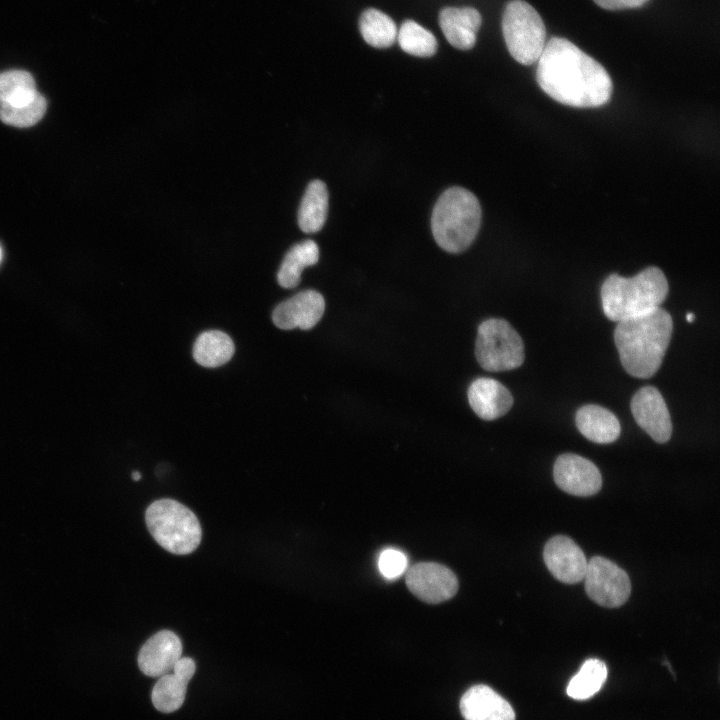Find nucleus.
I'll return each mask as SVG.
<instances>
[{
    "instance_id": "dca6fc26",
    "label": "nucleus",
    "mask_w": 720,
    "mask_h": 720,
    "mask_svg": "<svg viewBox=\"0 0 720 720\" xmlns=\"http://www.w3.org/2000/svg\"><path fill=\"white\" fill-rule=\"evenodd\" d=\"M460 710L465 720H515L511 705L482 684L472 686L463 694Z\"/></svg>"
},
{
    "instance_id": "c85d7f7f",
    "label": "nucleus",
    "mask_w": 720,
    "mask_h": 720,
    "mask_svg": "<svg viewBox=\"0 0 720 720\" xmlns=\"http://www.w3.org/2000/svg\"><path fill=\"white\" fill-rule=\"evenodd\" d=\"M195 662L189 657H181L174 665L172 673L185 683H189L195 673Z\"/></svg>"
},
{
    "instance_id": "412c9836",
    "label": "nucleus",
    "mask_w": 720,
    "mask_h": 720,
    "mask_svg": "<svg viewBox=\"0 0 720 720\" xmlns=\"http://www.w3.org/2000/svg\"><path fill=\"white\" fill-rule=\"evenodd\" d=\"M235 351L232 339L219 330L201 333L193 346V357L204 367L214 368L227 363Z\"/></svg>"
},
{
    "instance_id": "c756f323",
    "label": "nucleus",
    "mask_w": 720,
    "mask_h": 720,
    "mask_svg": "<svg viewBox=\"0 0 720 720\" xmlns=\"http://www.w3.org/2000/svg\"><path fill=\"white\" fill-rule=\"evenodd\" d=\"M599 7L617 11L624 9L637 8L644 5L649 0H593Z\"/></svg>"
},
{
    "instance_id": "1a4fd4ad",
    "label": "nucleus",
    "mask_w": 720,
    "mask_h": 720,
    "mask_svg": "<svg viewBox=\"0 0 720 720\" xmlns=\"http://www.w3.org/2000/svg\"><path fill=\"white\" fill-rule=\"evenodd\" d=\"M408 589L420 600L438 604L451 599L458 591L455 573L445 565L435 562H420L407 572Z\"/></svg>"
},
{
    "instance_id": "9b49d317",
    "label": "nucleus",
    "mask_w": 720,
    "mask_h": 720,
    "mask_svg": "<svg viewBox=\"0 0 720 720\" xmlns=\"http://www.w3.org/2000/svg\"><path fill=\"white\" fill-rule=\"evenodd\" d=\"M553 476L557 486L575 496L596 494L602 485V477L597 466L590 460L577 454L560 455L554 464Z\"/></svg>"
},
{
    "instance_id": "7ed1b4c3",
    "label": "nucleus",
    "mask_w": 720,
    "mask_h": 720,
    "mask_svg": "<svg viewBox=\"0 0 720 720\" xmlns=\"http://www.w3.org/2000/svg\"><path fill=\"white\" fill-rule=\"evenodd\" d=\"M668 291L663 271L655 266L630 278L613 273L601 286L602 308L607 318L619 322L660 307Z\"/></svg>"
},
{
    "instance_id": "4468645a",
    "label": "nucleus",
    "mask_w": 720,
    "mask_h": 720,
    "mask_svg": "<svg viewBox=\"0 0 720 720\" xmlns=\"http://www.w3.org/2000/svg\"><path fill=\"white\" fill-rule=\"evenodd\" d=\"M181 655L182 643L179 637L172 631L162 630L141 647L138 665L145 675L160 677L172 671Z\"/></svg>"
},
{
    "instance_id": "473e14b6",
    "label": "nucleus",
    "mask_w": 720,
    "mask_h": 720,
    "mask_svg": "<svg viewBox=\"0 0 720 720\" xmlns=\"http://www.w3.org/2000/svg\"><path fill=\"white\" fill-rule=\"evenodd\" d=\"M2 257H3V253H2V248H1V246H0V263H1V261H2Z\"/></svg>"
},
{
    "instance_id": "2f4dec72",
    "label": "nucleus",
    "mask_w": 720,
    "mask_h": 720,
    "mask_svg": "<svg viewBox=\"0 0 720 720\" xmlns=\"http://www.w3.org/2000/svg\"><path fill=\"white\" fill-rule=\"evenodd\" d=\"M686 319H687L688 322L691 323V322L694 321L695 315H694L693 313H688V314L686 315Z\"/></svg>"
},
{
    "instance_id": "a211bd4d",
    "label": "nucleus",
    "mask_w": 720,
    "mask_h": 720,
    "mask_svg": "<svg viewBox=\"0 0 720 720\" xmlns=\"http://www.w3.org/2000/svg\"><path fill=\"white\" fill-rule=\"evenodd\" d=\"M575 421L581 434L595 443H612L620 435L618 418L610 410L599 405L582 406L576 412Z\"/></svg>"
},
{
    "instance_id": "7c9ffc66",
    "label": "nucleus",
    "mask_w": 720,
    "mask_h": 720,
    "mask_svg": "<svg viewBox=\"0 0 720 720\" xmlns=\"http://www.w3.org/2000/svg\"><path fill=\"white\" fill-rule=\"evenodd\" d=\"M132 478H133L134 481L140 480V479H141V474H140V472L134 471V472L132 473Z\"/></svg>"
},
{
    "instance_id": "f3484780",
    "label": "nucleus",
    "mask_w": 720,
    "mask_h": 720,
    "mask_svg": "<svg viewBox=\"0 0 720 720\" xmlns=\"http://www.w3.org/2000/svg\"><path fill=\"white\" fill-rule=\"evenodd\" d=\"M481 21L480 13L472 7H446L439 14V25L445 38L460 50L473 48Z\"/></svg>"
},
{
    "instance_id": "f03ea898",
    "label": "nucleus",
    "mask_w": 720,
    "mask_h": 720,
    "mask_svg": "<svg viewBox=\"0 0 720 720\" xmlns=\"http://www.w3.org/2000/svg\"><path fill=\"white\" fill-rule=\"evenodd\" d=\"M673 331L670 314L658 307L617 322L614 341L625 371L649 378L660 368Z\"/></svg>"
},
{
    "instance_id": "423d86ee",
    "label": "nucleus",
    "mask_w": 720,
    "mask_h": 720,
    "mask_svg": "<svg viewBox=\"0 0 720 720\" xmlns=\"http://www.w3.org/2000/svg\"><path fill=\"white\" fill-rule=\"evenodd\" d=\"M502 32L507 49L517 62L531 65L538 61L546 45V28L529 3L512 0L506 5Z\"/></svg>"
},
{
    "instance_id": "b1692460",
    "label": "nucleus",
    "mask_w": 720,
    "mask_h": 720,
    "mask_svg": "<svg viewBox=\"0 0 720 720\" xmlns=\"http://www.w3.org/2000/svg\"><path fill=\"white\" fill-rule=\"evenodd\" d=\"M607 678V667L599 659L586 660L578 673L570 680L567 694L576 700L590 698L597 693Z\"/></svg>"
},
{
    "instance_id": "a878e982",
    "label": "nucleus",
    "mask_w": 720,
    "mask_h": 720,
    "mask_svg": "<svg viewBox=\"0 0 720 720\" xmlns=\"http://www.w3.org/2000/svg\"><path fill=\"white\" fill-rule=\"evenodd\" d=\"M186 688L187 683L179 679L174 673L162 675L152 689V703L160 712H175L184 702Z\"/></svg>"
},
{
    "instance_id": "bb28decb",
    "label": "nucleus",
    "mask_w": 720,
    "mask_h": 720,
    "mask_svg": "<svg viewBox=\"0 0 720 720\" xmlns=\"http://www.w3.org/2000/svg\"><path fill=\"white\" fill-rule=\"evenodd\" d=\"M46 108V99L38 92L32 101L23 105L0 104V119L11 126L30 127L42 119Z\"/></svg>"
},
{
    "instance_id": "aec40b11",
    "label": "nucleus",
    "mask_w": 720,
    "mask_h": 720,
    "mask_svg": "<svg viewBox=\"0 0 720 720\" xmlns=\"http://www.w3.org/2000/svg\"><path fill=\"white\" fill-rule=\"evenodd\" d=\"M319 260V247L313 240H304L293 245L286 253L277 280L283 288L296 287L304 268L315 265Z\"/></svg>"
},
{
    "instance_id": "39448f33",
    "label": "nucleus",
    "mask_w": 720,
    "mask_h": 720,
    "mask_svg": "<svg viewBox=\"0 0 720 720\" xmlns=\"http://www.w3.org/2000/svg\"><path fill=\"white\" fill-rule=\"evenodd\" d=\"M146 525L155 541L168 552L185 555L201 541V526L196 515L173 499L153 502L145 513Z\"/></svg>"
},
{
    "instance_id": "f257e3e1",
    "label": "nucleus",
    "mask_w": 720,
    "mask_h": 720,
    "mask_svg": "<svg viewBox=\"0 0 720 720\" xmlns=\"http://www.w3.org/2000/svg\"><path fill=\"white\" fill-rule=\"evenodd\" d=\"M537 62V83L555 101L576 108H596L610 100V75L571 41L551 38Z\"/></svg>"
},
{
    "instance_id": "5701e85b",
    "label": "nucleus",
    "mask_w": 720,
    "mask_h": 720,
    "mask_svg": "<svg viewBox=\"0 0 720 720\" xmlns=\"http://www.w3.org/2000/svg\"><path fill=\"white\" fill-rule=\"evenodd\" d=\"M33 76L24 70L0 73V104L19 106L32 101L37 95Z\"/></svg>"
},
{
    "instance_id": "393cba45",
    "label": "nucleus",
    "mask_w": 720,
    "mask_h": 720,
    "mask_svg": "<svg viewBox=\"0 0 720 720\" xmlns=\"http://www.w3.org/2000/svg\"><path fill=\"white\" fill-rule=\"evenodd\" d=\"M397 40L403 51L418 57H430L436 53L438 47L435 36L413 20L402 23Z\"/></svg>"
},
{
    "instance_id": "cd10ccee",
    "label": "nucleus",
    "mask_w": 720,
    "mask_h": 720,
    "mask_svg": "<svg viewBox=\"0 0 720 720\" xmlns=\"http://www.w3.org/2000/svg\"><path fill=\"white\" fill-rule=\"evenodd\" d=\"M379 570L388 579L400 576L407 567L406 555L395 549L384 550L378 561Z\"/></svg>"
},
{
    "instance_id": "9d476101",
    "label": "nucleus",
    "mask_w": 720,
    "mask_h": 720,
    "mask_svg": "<svg viewBox=\"0 0 720 720\" xmlns=\"http://www.w3.org/2000/svg\"><path fill=\"white\" fill-rule=\"evenodd\" d=\"M636 423L657 443L667 442L672 434L670 413L664 398L653 386L640 388L631 399Z\"/></svg>"
},
{
    "instance_id": "6e6552de",
    "label": "nucleus",
    "mask_w": 720,
    "mask_h": 720,
    "mask_svg": "<svg viewBox=\"0 0 720 720\" xmlns=\"http://www.w3.org/2000/svg\"><path fill=\"white\" fill-rule=\"evenodd\" d=\"M585 589L595 603L616 608L630 596L631 582L627 573L611 560L601 556L591 558L584 575Z\"/></svg>"
},
{
    "instance_id": "0eeeda50",
    "label": "nucleus",
    "mask_w": 720,
    "mask_h": 720,
    "mask_svg": "<svg viewBox=\"0 0 720 720\" xmlns=\"http://www.w3.org/2000/svg\"><path fill=\"white\" fill-rule=\"evenodd\" d=\"M475 355L490 372L508 371L524 362V344L517 331L504 319L491 318L478 327Z\"/></svg>"
},
{
    "instance_id": "6ab92c4d",
    "label": "nucleus",
    "mask_w": 720,
    "mask_h": 720,
    "mask_svg": "<svg viewBox=\"0 0 720 720\" xmlns=\"http://www.w3.org/2000/svg\"><path fill=\"white\" fill-rule=\"evenodd\" d=\"M328 191L321 180L311 181L302 197L298 210V224L305 233H316L325 224L328 213Z\"/></svg>"
},
{
    "instance_id": "f8f14e48",
    "label": "nucleus",
    "mask_w": 720,
    "mask_h": 720,
    "mask_svg": "<svg viewBox=\"0 0 720 720\" xmlns=\"http://www.w3.org/2000/svg\"><path fill=\"white\" fill-rule=\"evenodd\" d=\"M544 562L559 581L575 584L583 580L587 563L582 549L569 537H552L543 550Z\"/></svg>"
},
{
    "instance_id": "2eb2a0df",
    "label": "nucleus",
    "mask_w": 720,
    "mask_h": 720,
    "mask_svg": "<svg viewBox=\"0 0 720 720\" xmlns=\"http://www.w3.org/2000/svg\"><path fill=\"white\" fill-rule=\"evenodd\" d=\"M472 410L483 420L491 421L505 415L513 405V396L499 381L481 377L468 388Z\"/></svg>"
},
{
    "instance_id": "ddd939ff",
    "label": "nucleus",
    "mask_w": 720,
    "mask_h": 720,
    "mask_svg": "<svg viewBox=\"0 0 720 720\" xmlns=\"http://www.w3.org/2000/svg\"><path fill=\"white\" fill-rule=\"evenodd\" d=\"M325 300L315 290H305L280 303L273 311L274 324L284 330H309L322 318Z\"/></svg>"
},
{
    "instance_id": "4be33fe9",
    "label": "nucleus",
    "mask_w": 720,
    "mask_h": 720,
    "mask_svg": "<svg viewBox=\"0 0 720 720\" xmlns=\"http://www.w3.org/2000/svg\"><path fill=\"white\" fill-rule=\"evenodd\" d=\"M359 29L366 43L376 48H387L397 39L395 22L380 10L369 8L359 20Z\"/></svg>"
},
{
    "instance_id": "20e7f679",
    "label": "nucleus",
    "mask_w": 720,
    "mask_h": 720,
    "mask_svg": "<svg viewBox=\"0 0 720 720\" xmlns=\"http://www.w3.org/2000/svg\"><path fill=\"white\" fill-rule=\"evenodd\" d=\"M481 224L477 197L462 187H451L437 200L431 229L437 244L449 253L466 250L475 240Z\"/></svg>"
}]
</instances>
